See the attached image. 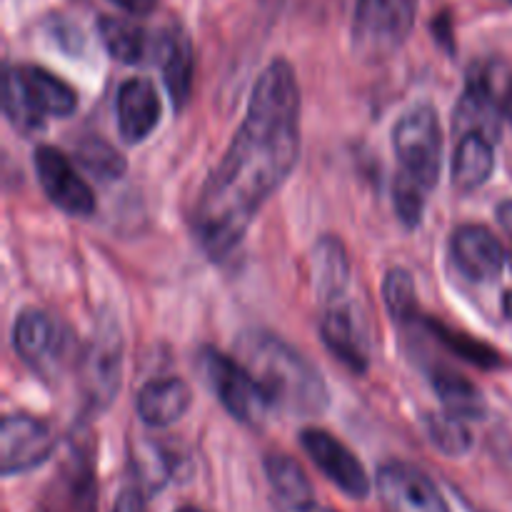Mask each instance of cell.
<instances>
[{
	"instance_id": "30",
	"label": "cell",
	"mask_w": 512,
	"mask_h": 512,
	"mask_svg": "<svg viewBox=\"0 0 512 512\" xmlns=\"http://www.w3.org/2000/svg\"><path fill=\"white\" fill-rule=\"evenodd\" d=\"M113 512H148V510H145L143 490H140V488H125L123 493L115 498Z\"/></svg>"
},
{
	"instance_id": "11",
	"label": "cell",
	"mask_w": 512,
	"mask_h": 512,
	"mask_svg": "<svg viewBox=\"0 0 512 512\" xmlns=\"http://www.w3.org/2000/svg\"><path fill=\"white\" fill-rule=\"evenodd\" d=\"M378 493L385 512H453L428 473L400 460L380 465Z\"/></svg>"
},
{
	"instance_id": "3",
	"label": "cell",
	"mask_w": 512,
	"mask_h": 512,
	"mask_svg": "<svg viewBox=\"0 0 512 512\" xmlns=\"http://www.w3.org/2000/svg\"><path fill=\"white\" fill-rule=\"evenodd\" d=\"M78 95L65 80L38 65H15L3 75V113L20 135H33L50 118H68Z\"/></svg>"
},
{
	"instance_id": "2",
	"label": "cell",
	"mask_w": 512,
	"mask_h": 512,
	"mask_svg": "<svg viewBox=\"0 0 512 512\" xmlns=\"http://www.w3.org/2000/svg\"><path fill=\"white\" fill-rule=\"evenodd\" d=\"M235 348L275 410L310 418L328 408L330 393L320 370L278 335L248 330Z\"/></svg>"
},
{
	"instance_id": "31",
	"label": "cell",
	"mask_w": 512,
	"mask_h": 512,
	"mask_svg": "<svg viewBox=\"0 0 512 512\" xmlns=\"http://www.w3.org/2000/svg\"><path fill=\"white\" fill-rule=\"evenodd\" d=\"M110 3H115L130 15H148L158 8V0H110Z\"/></svg>"
},
{
	"instance_id": "9",
	"label": "cell",
	"mask_w": 512,
	"mask_h": 512,
	"mask_svg": "<svg viewBox=\"0 0 512 512\" xmlns=\"http://www.w3.org/2000/svg\"><path fill=\"white\" fill-rule=\"evenodd\" d=\"M35 173L55 208L70 218H90L95 213V195L70 158L53 145H40L33 155Z\"/></svg>"
},
{
	"instance_id": "10",
	"label": "cell",
	"mask_w": 512,
	"mask_h": 512,
	"mask_svg": "<svg viewBox=\"0 0 512 512\" xmlns=\"http://www.w3.org/2000/svg\"><path fill=\"white\" fill-rule=\"evenodd\" d=\"M300 445L305 455L313 460L315 468L350 500H365L370 495V478L363 463L355 458L353 450L340 443L335 435L320 428H305L300 433Z\"/></svg>"
},
{
	"instance_id": "23",
	"label": "cell",
	"mask_w": 512,
	"mask_h": 512,
	"mask_svg": "<svg viewBox=\"0 0 512 512\" xmlns=\"http://www.w3.org/2000/svg\"><path fill=\"white\" fill-rule=\"evenodd\" d=\"M430 383H433V390L440 398V405H443L445 413L455 415V418L480 420L485 415V410H488L483 390L475 383H470L468 378H463V375L453 373V370H433Z\"/></svg>"
},
{
	"instance_id": "5",
	"label": "cell",
	"mask_w": 512,
	"mask_h": 512,
	"mask_svg": "<svg viewBox=\"0 0 512 512\" xmlns=\"http://www.w3.org/2000/svg\"><path fill=\"white\" fill-rule=\"evenodd\" d=\"M198 368L220 405L238 423L248 428H263L273 405L243 363L218 353L215 348H203L198 353Z\"/></svg>"
},
{
	"instance_id": "34",
	"label": "cell",
	"mask_w": 512,
	"mask_h": 512,
	"mask_svg": "<svg viewBox=\"0 0 512 512\" xmlns=\"http://www.w3.org/2000/svg\"><path fill=\"white\" fill-rule=\"evenodd\" d=\"M505 313H508L510 318H512V290H510L508 295H505Z\"/></svg>"
},
{
	"instance_id": "1",
	"label": "cell",
	"mask_w": 512,
	"mask_h": 512,
	"mask_svg": "<svg viewBox=\"0 0 512 512\" xmlns=\"http://www.w3.org/2000/svg\"><path fill=\"white\" fill-rule=\"evenodd\" d=\"M300 158V88L288 60L260 73L248 110L220 163L200 188L193 233L213 260L243 243L270 195L290 178Z\"/></svg>"
},
{
	"instance_id": "26",
	"label": "cell",
	"mask_w": 512,
	"mask_h": 512,
	"mask_svg": "<svg viewBox=\"0 0 512 512\" xmlns=\"http://www.w3.org/2000/svg\"><path fill=\"white\" fill-rule=\"evenodd\" d=\"M425 430L428 438L440 453L448 458H460L473 448V433L468 430L463 418H455L450 413H428L425 415Z\"/></svg>"
},
{
	"instance_id": "7",
	"label": "cell",
	"mask_w": 512,
	"mask_h": 512,
	"mask_svg": "<svg viewBox=\"0 0 512 512\" xmlns=\"http://www.w3.org/2000/svg\"><path fill=\"white\" fill-rule=\"evenodd\" d=\"M120 370H123V333L113 315H103L95 325V333L80 363V388L88 408L105 410L113 403L120 388Z\"/></svg>"
},
{
	"instance_id": "19",
	"label": "cell",
	"mask_w": 512,
	"mask_h": 512,
	"mask_svg": "<svg viewBox=\"0 0 512 512\" xmlns=\"http://www.w3.org/2000/svg\"><path fill=\"white\" fill-rule=\"evenodd\" d=\"M190 403H193V390L185 380L158 378L140 388L135 410L148 428H168L188 413Z\"/></svg>"
},
{
	"instance_id": "15",
	"label": "cell",
	"mask_w": 512,
	"mask_h": 512,
	"mask_svg": "<svg viewBox=\"0 0 512 512\" xmlns=\"http://www.w3.org/2000/svg\"><path fill=\"white\" fill-rule=\"evenodd\" d=\"M450 255L460 273L473 283H493L503 273V245L483 225H460L450 238Z\"/></svg>"
},
{
	"instance_id": "36",
	"label": "cell",
	"mask_w": 512,
	"mask_h": 512,
	"mask_svg": "<svg viewBox=\"0 0 512 512\" xmlns=\"http://www.w3.org/2000/svg\"><path fill=\"white\" fill-rule=\"evenodd\" d=\"M508 3H512V0H508Z\"/></svg>"
},
{
	"instance_id": "18",
	"label": "cell",
	"mask_w": 512,
	"mask_h": 512,
	"mask_svg": "<svg viewBox=\"0 0 512 512\" xmlns=\"http://www.w3.org/2000/svg\"><path fill=\"white\" fill-rule=\"evenodd\" d=\"M153 55L158 68L163 70L165 88L173 98L175 110L183 108L190 98V85H193V43L188 33L180 25L163 28L153 40Z\"/></svg>"
},
{
	"instance_id": "35",
	"label": "cell",
	"mask_w": 512,
	"mask_h": 512,
	"mask_svg": "<svg viewBox=\"0 0 512 512\" xmlns=\"http://www.w3.org/2000/svg\"><path fill=\"white\" fill-rule=\"evenodd\" d=\"M175 512H208V510L195 508V505H185V508H180V510H175Z\"/></svg>"
},
{
	"instance_id": "21",
	"label": "cell",
	"mask_w": 512,
	"mask_h": 512,
	"mask_svg": "<svg viewBox=\"0 0 512 512\" xmlns=\"http://www.w3.org/2000/svg\"><path fill=\"white\" fill-rule=\"evenodd\" d=\"M98 35L110 58L123 65H138L153 53L155 38H150L148 30L140 28L133 20L103 15V18H98Z\"/></svg>"
},
{
	"instance_id": "24",
	"label": "cell",
	"mask_w": 512,
	"mask_h": 512,
	"mask_svg": "<svg viewBox=\"0 0 512 512\" xmlns=\"http://www.w3.org/2000/svg\"><path fill=\"white\" fill-rule=\"evenodd\" d=\"M265 475H268L270 490H273L275 505L283 503H303L315 498L313 483L308 480L305 470L295 458L285 453H270L265 458Z\"/></svg>"
},
{
	"instance_id": "29",
	"label": "cell",
	"mask_w": 512,
	"mask_h": 512,
	"mask_svg": "<svg viewBox=\"0 0 512 512\" xmlns=\"http://www.w3.org/2000/svg\"><path fill=\"white\" fill-rule=\"evenodd\" d=\"M428 328L433 330L435 338L443 340V343L448 345L455 355L470 360L473 365H480V368H498L500 365V355L495 353L490 345L468 338V335H463V333H455V330H448L445 325L435 323V320H428Z\"/></svg>"
},
{
	"instance_id": "25",
	"label": "cell",
	"mask_w": 512,
	"mask_h": 512,
	"mask_svg": "<svg viewBox=\"0 0 512 512\" xmlns=\"http://www.w3.org/2000/svg\"><path fill=\"white\" fill-rule=\"evenodd\" d=\"M75 160H78L85 173L93 175L95 180H103V183L123 178L125 170H128V163H125L123 155L100 138L80 140L75 145Z\"/></svg>"
},
{
	"instance_id": "8",
	"label": "cell",
	"mask_w": 512,
	"mask_h": 512,
	"mask_svg": "<svg viewBox=\"0 0 512 512\" xmlns=\"http://www.w3.org/2000/svg\"><path fill=\"white\" fill-rule=\"evenodd\" d=\"M13 345L18 358L33 368L38 378H50L68 360L70 335L45 310L28 308L15 320Z\"/></svg>"
},
{
	"instance_id": "17",
	"label": "cell",
	"mask_w": 512,
	"mask_h": 512,
	"mask_svg": "<svg viewBox=\"0 0 512 512\" xmlns=\"http://www.w3.org/2000/svg\"><path fill=\"white\" fill-rule=\"evenodd\" d=\"M160 95L148 78L125 80L115 95V115H118L120 138L128 145H138L158 128Z\"/></svg>"
},
{
	"instance_id": "6",
	"label": "cell",
	"mask_w": 512,
	"mask_h": 512,
	"mask_svg": "<svg viewBox=\"0 0 512 512\" xmlns=\"http://www.w3.org/2000/svg\"><path fill=\"white\" fill-rule=\"evenodd\" d=\"M393 150L403 173L433 190L443 165V130L433 105H415L393 128Z\"/></svg>"
},
{
	"instance_id": "32",
	"label": "cell",
	"mask_w": 512,
	"mask_h": 512,
	"mask_svg": "<svg viewBox=\"0 0 512 512\" xmlns=\"http://www.w3.org/2000/svg\"><path fill=\"white\" fill-rule=\"evenodd\" d=\"M275 512H338V510L328 508V505H323V503H318L315 498H310V500H303V503H288V505L278 503L275 505Z\"/></svg>"
},
{
	"instance_id": "16",
	"label": "cell",
	"mask_w": 512,
	"mask_h": 512,
	"mask_svg": "<svg viewBox=\"0 0 512 512\" xmlns=\"http://www.w3.org/2000/svg\"><path fill=\"white\" fill-rule=\"evenodd\" d=\"M35 512H98V485L90 460L73 455L58 470Z\"/></svg>"
},
{
	"instance_id": "12",
	"label": "cell",
	"mask_w": 512,
	"mask_h": 512,
	"mask_svg": "<svg viewBox=\"0 0 512 512\" xmlns=\"http://www.w3.org/2000/svg\"><path fill=\"white\" fill-rule=\"evenodd\" d=\"M55 435L43 420L8 415L0 428V470L5 478L30 473L53 455Z\"/></svg>"
},
{
	"instance_id": "14",
	"label": "cell",
	"mask_w": 512,
	"mask_h": 512,
	"mask_svg": "<svg viewBox=\"0 0 512 512\" xmlns=\"http://www.w3.org/2000/svg\"><path fill=\"white\" fill-rule=\"evenodd\" d=\"M503 115V108H500L498 98H495L493 88L488 83V75L480 65L468 75V85H465L463 95L455 105V133H458V138H463V135H483V138L498 143L500 133H503Z\"/></svg>"
},
{
	"instance_id": "33",
	"label": "cell",
	"mask_w": 512,
	"mask_h": 512,
	"mask_svg": "<svg viewBox=\"0 0 512 512\" xmlns=\"http://www.w3.org/2000/svg\"><path fill=\"white\" fill-rule=\"evenodd\" d=\"M498 218H500V223L505 225V230H508V233H512V203H505V205H500V210H498Z\"/></svg>"
},
{
	"instance_id": "27",
	"label": "cell",
	"mask_w": 512,
	"mask_h": 512,
	"mask_svg": "<svg viewBox=\"0 0 512 512\" xmlns=\"http://www.w3.org/2000/svg\"><path fill=\"white\" fill-rule=\"evenodd\" d=\"M383 300L390 318L395 323H413L418 320V298H415V280L405 268L388 270L383 280Z\"/></svg>"
},
{
	"instance_id": "28",
	"label": "cell",
	"mask_w": 512,
	"mask_h": 512,
	"mask_svg": "<svg viewBox=\"0 0 512 512\" xmlns=\"http://www.w3.org/2000/svg\"><path fill=\"white\" fill-rule=\"evenodd\" d=\"M425 193H430V190L423 188L418 180H413L408 173L400 170V175L393 183V205L400 223H403L408 230L418 228V225L423 223Z\"/></svg>"
},
{
	"instance_id": "22",
	"label": "cell",
	"mask_w": 512,
	"mask_h": 512,
	"mask_svg": "<svg viewBox=\"0 0 512 512\" xmlns=\"http://www.w3.org/2000/svg\"><path fill=\"white\" fill-rule=\"evenodd\" d=\"M348 275L350 265L343 243L333 235L320 238L313 250V283L325 305L343 298L345 288H348Z\"/></svg>"
},
{
	"instance_id": "20",
	"label": "cell",
	"mask_w": 512,
	"mask_h": 512,
	"mask_svg": "<svg viewBox=\"0 0 512 512\" xmlns=\"http://www.w3.org/2000/svg\"><path fill=\"white\" fill-rule=\"evenodd\" d=\"M495 170L493 140L483 135H463L453 155V185L460 193L483 188Z\"/></svg>"
},
{
	"instance_id": "13",
	"label": "cell",
	"mask_w": 512,
	"mask_h": 512,
	"mask_svg": "<svg viewBox=\"0 0 512 512\" xmlns=\"http://www.w3.org/2000/svg\"><path fill=\"white\" fill-rule=\"evenodd\" d=\"M320 338L325 348L355 375H363L370 365V340L360 310L348 300L338 298L325 305L320 320Z\"/></svg>"
},
{
	"instance_id": "4",
	"label": "cell",
	"mask_w": 512,
	"mask_h": 512,
	"mask_svg": "<svg viewBox=\"0 0 512 512\" xmlns=\"http://www.w3.org/2000/svg\"><path fill=\"white\" fill-rule=\"evenodd\" d=\"M418 0H358L353 15V53L378 65L393 58L415 28Z\"/></svg>"
}]
</instances>
